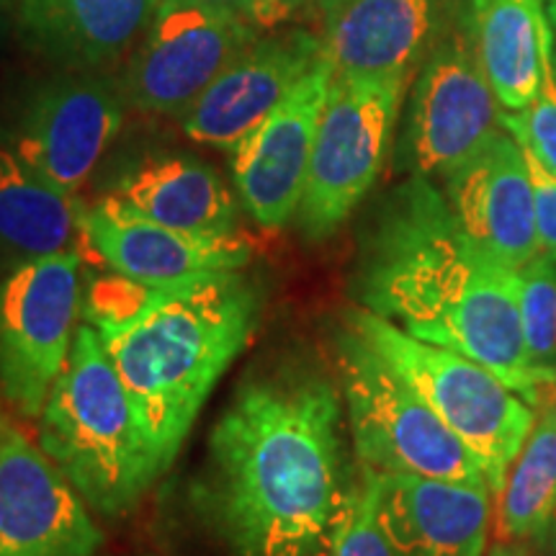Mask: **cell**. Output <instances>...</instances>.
<instances>
[{
    "label": "cell",
    "mask_w": 556,
    "mask_h": 556,
    "mask_svg": "<svg viewBox=\"0 0 556 556\" xmlns=\"http://www.w3.org/2000/svg\"><path fill=\"white\" fill-rule=\"evenodd\" d=\"M343 402L299 358L250 371L208 435L193 503L232 556H332L345 484Z\"/></svg>",
    "instance_id": "6da1fadb"
},
{
    "label": "cell",
    "mask_w": 556,
    "mask_h": 556,
    "mask_svg": "<svg viewBox=\"0 0 556 556\" xmlns=\"http://www.w3.org/2000/svg\"><path fill=\"white\" fill-rule=\"evenodd\" d=\"M356 299L413 338L492 368L533 407L556 379L526 356L518 270L469 240L428 178L415 176L381 208L361 248Z\"/></svg>",
    "instance_id": "7a4b0ae2"
},
{
    "label": "cell",
    "mask_w": 556,
    "mask_h": 556,
    "mask_svg": "<svg viewBox=\"0 0 556 556\" xmlns=\"http://www.w3.org/2000/svg\"><path fill=\"white\" fill-rule=\"evenodd\" d=\"M263 317V289L240 270H217L152 289L119 323L93 325L127 389L157 475L170 467L193 420Z\"/></svg>",
    "instance_id": "3957f363"
},
{
    "label": "cell",
    "mask_w": 556,
    "mask_h": 556,
    "mask_svg": "<svg viewBox=\"0 0 556 556\" xmlns=\"http://www.w3.org/2000/svg\"><path fill=\"white\" fill-rule=\"evenodd\" d=\"M39 446L103 516L129 513L160 477L127 389L93 325L75 332L67 364L39 415Z\"/></svg>",
    "instance_id": "277c9868"
},
{
    "label": "cell",
    "mask_w": 556,
    "mask_h": 556,
    "mask_svg": "<svg viewBox=\"0 0 556 556\" xmlns=\"http://www.w3.org/2000/svg\"><path fill=\"white\" fill-rule=\"evenodd\" d=\"M343 323L397 368L443 426L477 456L495 497L531 433L536 407L492 368L451 348L413 338L377 312L353 307Z\"/></svg>",
    "instance_id": "5b68a950"
},
{
    "label": "cell",
    "mask_w": 556,
    "mask_h": 556,
    "mask_svg": "<svg viewBox=\"0 0 556 556\" xmlns=\"http://www.w3.org/2000/svg\"><path fill=\"white\" fill-rule=\"evenodd\" d=\"M336 361L361 469L490 486L477 456L397 368L345 323L336 340Z\"/></svg>",
    "instance_id": "8992f818"
},
{
    "label": "cell",
    "mask_w": 556,
    "mask_h": 556,
    "mask_svg": "<svg viewBox=\"0 0 556 556\" xmlns=\"http://www.w3.org/2000/svg\"><path fill=\"white\" fill-rule=\"evenodd\" d=\"M407 78L361 80L332 75L319 114L296 229L312 242L351 217L384 168Z\"/></svg>",
    "instance_id": "52a82bcc"
},
{
    "label": "cell",
    "mask_w": 556,
    "mask_h": 556,
    "mask_svg": "<svg viewBox=\"0 0 556 556\" xmlns=\"http://www.w3.org/2000/svg\"><path fill=\"white\" fill-rule=\"evenodd\" d=\"M80 253L24 261L0 281V392L39 417L67 364L80 312Z\"/></svg>",
    "instance_id": "ba28073f"
},
{
    "label": "cell",
    "mask_w": 556,
    "mask_h": 556,
    "mask_svg": "<svg viewBox=\"0 0 556 556\" xmlns=\"http://www.w3.org/2000/svg\"><path fill=\"white\" fill-rule=\"evenodd\" d=\"M253 39V24L229 9L191 0L157 3L129 67V101L150 114L184 116Z\"/></svg>",
    "instance_id": "9c48e42d"
},
{
    "label": "cell",
    "mask_w": 556,
    "mask_h": 556,
    "mask_svg": "<svg viewBox=\"0 0 556 556\" xmlns=\"http://www.w3.org/2000/svg\"><path fill=\"white\" fill-rule=\"evenodd\" d=\"M475 39L438 47L415 83L405 152L415 176L443 178L471 163L503 131Z\"/></svg>",
    "instance_id": "30bf717a"
},
{
    "label": "cell",
    "mask_w": 556,
    "mask_h": 556,
    "mask_svg": "<svg viewBox=\"0 0 556 556\" xmlns=\"http://www.w3.org/2000/svg\"><path fill=\"white\" fill-rule=\"evenodd\" d=\"M101 531L50 456L5 422L0 430V556H93Z\"/></svg>",
    "instance_id": "8fae6325"
},
{
    "label": "cell",
    "mask_w": 556,
    "mask_h": 556,
    "mask_svg": "<svg viewBox=\"0 0 556 556\" xmlns=\"http://www.w3.org/2000/svg\"><path fill=\"white\" fill-rule=\"evenodd\" d=\"M330 78L323 58L232 152L240 201L261 227L281 229L296 217Z\"/></svg>",
    "instance_id": "7c38bea8"
},
{
    "label": "cell",
    "mask_w": 556,
    "mask_h": 556,
    "mask_svg": "<svg viewBox=\"0 0 556 556\" xmlns=\"http://www.w3.org/2000/svg\"><path fill=\"white\" fill-rule=\"evenodd\" d=\"M83 229L99 263L148 289L176 287L217 270H240L253 261V245L240 232H180L142 217L114 193L83 208Z\"/></svg>",
    "instance_id": "4fadbf2b"
},
{
    "label": "cell",
    "mask_w": 556,
    "mask_h": 556,
    "mask_svg": "<svg viewBox=\"0 0 556 556\" xmlns=\"http://www.w3.org/2000/svg\"><path fill=\"white\" fill-rule=\"evenodd\" d=\"M323 58V41L307 31L253 39L180 116L184 131L193 142L235 152Z\"/></svg>",
    "instance_id": "5bb4252c"
},
{
    "label": "cell",
    "mask_w": 556,
    "mask_h": 556,
    "mask_svg": "<svg viewBox=\"0 0 556 556\" xmlns=\"http://www.w3.org/2000/svg\"><path fill=\"white\" fill-rule=\"evenodd\" d=\"M443 184L451 212L479 250L510 270H520L536 258L531 176L516 137L503 129Z\"/></svg>",
    "instance_id": "9a60e30c"
},
{
    "label": "cell",
    "mask_w": 556,
    "mask_h": 556,
    "mask_svg": "<svg viewBox=\"0 0 556 556\" xmlns=\"http://www.w3.org/2000/svg\"><path fill=\"white\" fill-rule=\"evenodd\" d=\"M122 101L96 80L58 83L26 111L16 152L62 191L78 193L119 135Z\"/></svg>",
    "instance_id": "2e32d148"
},
{
    "label": "cell",
    "mask_w": 556,
    "mask_h": 556,
    "mask_svg": "<svg viewBox=\"0 0 556 556\" xmlns=\"http://www.w3.org/2000/svg\"><path fill=\"white\" fill-rule=\"evenodd\" d=\"M379 520L394 556H484L492 490L420 475H379Z\"/></svg>",
    "instance_id": "e0dca14e"
},
{
    "label": "cell",
    "mask_w": 556,
    "mask_h": 556,
    "mask_svg": "<svg viewBox=\"0 0 556 556\" xmlns=\"http://www.w3.org/2000/svg\"><path fill=\"white\" fill-rule=\"evenodd\" d=\"M332 75L407 78L430 31V0H319Z\"/></svg>",
    "instance_id": "ac0fdd59"
},
{
    "label": "cell",
    "mask_w": 556,
    "mask_h": 556,
    "mask_svg": "<svg viewBox=\"0 0 556 556\" xmlns=\"http://www.w3.org/2000/svg\"><path fill=\"white\" fill-rule=\"evenodd\" d=\"M114 197L157 225L191 235L238 232V204L217 173L189 155H160L119 180Z\"/></svg>",
    "instance_id": "d6986e66"
},
{
    "label": "cell",
    "mask_w": 556,
    "mask_h": 556,
    "mask_svg": "<svg viewBox=\"0 0 556 556\" xmlns=\"http://www.w3.org/2000/svg\"><path fill=\"white\" fill-rule=\"evenodd\" d=\"M83 208L73 193L34 170L16 150L0 144V245L21 263L60 253L88 258Z\"/></svg>",
    "instance_id": "ffe728a7"
},
{
    "label": "cell",
    "mask_w": 556,
    "mask_h": 556,
    "mask_svg": "<svg viewBox=\"0 0 556 556\" xmlns=\"http://www.w3.org/2000/svg\"><path fill=\"white\" fill-rule=\"evenodd\" d=\"M471 39L500 106L520 111L536 99L552 50L541 0H471Z\"/></svg>",
    "instance_id": "44dd1931"
},
{
    "label": "cell",
    "mask_w": 556,
    "mask_h": 556,
    "mask_svg": "<svg viewBox=\"0 0 556 556\" xmlns=\"http://www.w3.org/2000/svg\"><path fill=\"white\" fill-rule=\"evenodd\" d=\"M556 510V409L539 392L536 420L492 497L497 544H536Z\"/></svg>",
    "instance_id": "7402d4cb"
},
{
    "label": "cell",
    "mask_w": 556,
    "mask_h": 556,
    "mask_svg": "<svg viewBox=\"0 0 556 556\" xmlns=\"http://www.w3.org/2000/svg\"><path fill=\"white\" fill-rule=\"evenodd\" d=\"M155 11L157 0H24L39 39L86 62L122 58Z\"/></svg>",
    "instance_id": "603a6c76"
},
{
    "label": "cell",
    "mask_w": 556,
    "mask_h": 556,
    "mask_svg": "<svg viewBox=\"0 0 556 556\" xmlns=\"http://www.w3.org/2000/svg\"><path fill=\"white\" fill-rule=\"evenodd\" d=\"M520 328L526 356L539 371L556 374V258L539 253L518 270Z\"/></svg>",
    "instance_id": "cb8c5ba5"
},
{
    "label": "cell",
    "mask_w": 556,
    "mask_h": 556,
    "mask_svg": "<svg viewBox=\"0 0 556 556\" xmlns=\"http://www.w3.org/2000/svg\"><path fill=\"white\" fill-rule=\"evenodd\" d=\"M332 556H394L379 520V475L361 469L340 518Z\"/></svg>",
    "instance_id": "d4e9b609"
},
{
    "label": "cell",
    "mask_w": 556,
    "mask_h": 556,
    "mask_svg": "<svg viewBox=\"0 0 556 556\" xmlns=\"http://www.w3.org/2000/svg\"><path fill=\"white\" fill-rule=\"evenodd\" d=\"M500 124L526 152H531L548 173L556 176V73L552 50L546 54L544 83L539 96L520 111L500 114Z\"/></svg>",
    "instance_id": "484cf974"
},
{
    "label": "cell",
    "mask_w": 556,
    "mask_h": 556,
    "mask_svg": "<svg viewBox=\"0 0 556 556\" xmlns=\"http://www.w3.org/2000/svg\"><path fill=\"white\" fill-rule=\"evenodd\" d=\"M528 176L533 189V212H536V238L539 253L556 258V176L548 173L531 152H526Z\"/></svg>",
    "instance_id": "4316f807"
},
{
    "label": "cell",
    "mask_w": 556,
    "mask_h": 556,
    "mask_svg": "<svg viewBox=\"0 0 556 556\" xmlns=\"http://www.w3.org/2000/svg\"><path fill=\"white\" fill-rule=\"evenodd\" d=\"M157 3H170V0H157ZM191 3L229 9L240 13L242 18H248L253 26H274L299 9L294 0H191Z\"/></svg>",
    "instance_id": "83f0119b"
},
{
    "label": "cell",
    "mask_w": 556,
    "mask_h": 556,
    "mask_svg": "<svg viewBox=\"0 0 556 556\" xmlns=\"http://www.w3.org/2000/svg\"><path fill=\"white\" fill-rule=\"evenodd\" d=\"M539 556H556V513L552 516V523L544 531V536L536 541Z\"/></svg>",
    "instance_id": "f1b7e54d"
},
{
    "label": "cell",
    "mask_w": 556,
    "mask_h": 556,
    "mask_svg": "<svg viewBox=\"0 0 556 556\" xmlns=\"http://www.w3.org/2000/svg\"><path fill=\"white\" fill-rule=\"evenodd\" d=\"M486 556H531V554H528L526 544H497L495 541Z\"/></svg>",
    "instance_id": "f546056e"
},
{
    "label": "cell",
    "mask_w": 556,
    "mask_h": 556,
    "mask_svg": "<svg viewBox=\"0 0 556 556\" xmlns=\"http://www.w3.org/2000/svg\"><path fill=\"white\" fill-rule=\"evenodd\" d=\"M546 18L552 26V60H554V73H556V0H546Z\"/></svg>",
    "instance_id": "4dcf8cb0"
},
{
    "label": "cell",
    "mask_w": 556,
    "mask_h": 556,
    "mask_svg": "<svg viewBox=\"0 0 556 556\" xmlns=\"http://www.w3.org/2000/svg\"><path fill=\"white\" fill-rule=\"evenodd\" d=\"M539 392L541 394H544V397L548 400V402H552V405H554V409H556V379L554 381H548V384H544V387H541L539 389ZM556 513V510H554Z\"/></svg>",
    "instance_id": "1f68e13d"
},
{
    "label": "cell",
    "mask_w": 556,
    "mask_h": 556,
    "mask_svg": "<svg viewBox=\"0 0 556 556\" xmlns=\"http://www.w3.org/2000/svg\"><path fill=\"white\" fill-rule=\"evenodd\" d=\"M5 422H9V420H5V417H3V413H0V430H3V426H5Z\"/></svg>",
    "instance_id": "d6a6232c"
},
{
    "label": "cell",
    "mask_w": 556,
    "mask_h": 556,
    "mask_svg": "<svg viewBox=\"0 0 556 556\" xmlns=\"http://www.w3.org/2000/svg\"><path fill=\"white\" fill-rule=\"evenodd\" d=\"M294 3H296V5H304V3H307V0H294Z\"/></svg>",
    "instance_id": "836d02e7"
}]
</instances>
